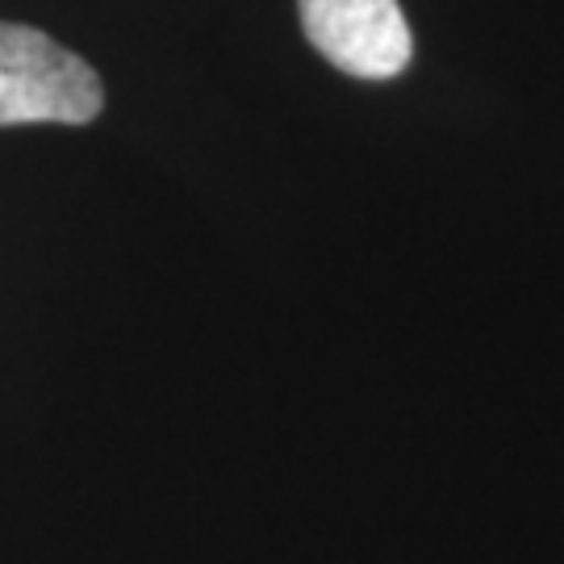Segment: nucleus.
Here are the masks:
<instances>
[{
  "instance_id": "nucleus-1",
  "label": "nucleus",
  "mask_w": 564,
  "mask_h": 564,
  "mask_svg": "<svg viewBox=\"0 0 564 564\" xmlns=\"http://www.w3.org/2000/svg\"><path fill=\"white\" fill-rule=\"evenodd\" d=\"M105 109L101 76L34 25L0 21V126H84Z\"/></svg>"
},
{
  "instance_id": "nucleus-2",
  "label": "nucleus",
  "mask_w": 564,
  "mask_h": 564,
  "mask_svg": "<svg viewBox=\"0 0 564 564\" xmlns=\"http://www.w3.org/2000/svg\"><path fill=\"white\" fill-rule=\"evenodd\" d=\"M310 46L356 80H393L414 59V34L398 0H297Z\"/></svg>"
}]
</instances>
